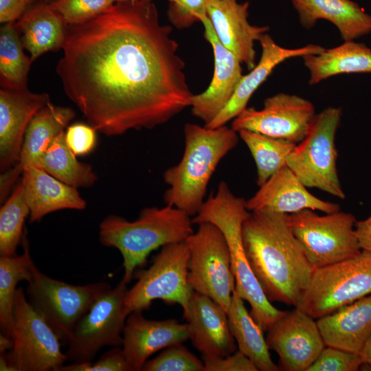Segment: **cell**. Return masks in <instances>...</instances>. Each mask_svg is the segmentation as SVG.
Returning a JSON list of instances; mask_svg holds the SVG:
<instances>
[{
    "label": "cell",
    "instance_id": "6da1fadb",
    "mask_svg": "<svg viewBox=\"0 0 371 371\" xmlns=\"http://www.w3.org/2000/svg\"><path fill=\"white\" fill-rule=\"evenodd\" d=\"M172 27L153 0L115 2L68 25L56 72L87 123L107 136L153 129L190 107L194 94Z\"/></svg>",
    "mask_w": 371,
    "mask_h": 371
},
{
    "label": "cell",
    "instance_id": "7a4b0ae2",
    "mask_svg": "<svg viewBox=\"0 0 371 371\" xmlns=\"http://www.w3.org/2000/svg\"><path fill=\"white\" fill-rule=\"evenodd\" d=\"M287 215L250 212L242 234L249 265L268 300L296 307L314 270L288 224Z\"/></svg>",
    "mask_w": 371,
    "mask_h": 371
},
{
    "label": "cell",
    "instance_id": "3957f363",
    "mask_svg": "<svg viewBox=\"0 0 371 371\" xmlns=\"http://www.w3.org/2000/svg\"><path fill=\"white\" fill-rule=\"evenodd\" d=\"M184 150L180 161L166 169V205L195 216L205 201L208 183L220 161L238 144V133L226 125L207 128L193 123L183 127Z\"/></svg>",
    "mask_w": 371,
    "mask_h": 371
},
{
    "label": "cell",
    "instance_id": "277c9868",
    "mask_svg": "<svg viewBox=\"0 0 371 371\" xmlns=\"http://www.w3.org/2000/svg\"><path fill=\"white\" fill-rule=\"evenodd\" d=\"M192 225L190 215L172 205L147 207L133 221L115 214L107 216L99 225V238L102 245L120 252L122 280L128 284L153 251L185 241L194 232Z\"/></svg>",
    "mask_w": 371,
    "mask_h": 371
},
{
    "label": "cell",
    "instance_id": "5b68a950",
    "mask_svg": "<svg viewBox=\"0 0 371 371\" xmlns=\"http://www.w3.org/2000/svg\"><path fill=\"white\" fill-rule=\"evenodd\" d=\"M249 212L247 200L236 196L222 181L216 193H211L205 200L192 223L198 225L209 222L222 232L229 250L235 289L250 305V314L255 321L267 331L286 311L277 308L268 300L249 265L242 234L243 224Z\"/></svg>",
    "mask_w": 371,
    "mask_h": 371
},
{
    "label": "cell",
    "instance_id": "8992f818",
    "mask_svg": "<svg viewBox=\"0 0 371 371\" xmlns=\"http://www.w3.org/2000/svg\"><path fill=\"white\" fill-rule=\"evenodd\" d=\"M13 345L1 354L0 370L57 371L67 361L60 340L18 288L13 308Z\"/></svg>",
    "mask_w": 371,
    "mask_h": 371
},
{
    "label": "cell",
    "instance_id": "52a82bcc",
    "mask_svg": "<svg viewBox=\"0 0 371 371\" xmlns=\"http://www.w3.org/2000/svg\"><path fill=\"white\" fill-rule=\"evenodd\" d=\"M342 109L328 106L316 115L304 139L289 155L286 166L308 188H317L344 199L346 194L337 172V131Z\"/></svg>",
    "mask_w": 371,
    "mask_h": 371
},
{
    "label": "cell",
    "instance_id": "ba28073f",
    "mask_svg": "<svg viewBox=\"0 0 371 371\" xmlns=\"http://www.w3.org/2000/svg\"><path fill=\"white\" fill-rule=\"evenodd\" d=\"M189 259L186 240L162 247L147 269L134 273L137 280L124 297L127 314L148 310L154 300H161L180 305L184 316L194 291L188 282Z\"/></svg>",
    "mask_w": 371,
    "mask_h": 371
},
{
    "label": "cell",
    "instance_id": "9c48e42d",
    "mask_svg": "<svg viewBox=\"0 0 371 371\" xmlns=\"http://www.w3.org/2000/svg\"><path fill=\"white\" fill-rule=\"evenodd\" d=\"M31 273L26 289L27 300L64 345L93 302L111 288L103 282L74 285L54 279L41 271L33 260Z\"/></svg>",
    "mask_w": 371,
    "mask_h": 371
},
{
    "label": "cell",
    "instance_id": "30bf717a",
    "mask_svg": "<svg viewBox=\"0 0 371 371\" xmlns=\"http://www.w3.org/2000/svg\"><path fill=\"white\" fill-rule=\"evenodd\" d=\"M371 294V251L314 270L296 308L319 319Z\"/></svg>",
    "mask_w": 371,
    "mask_h": 371
},
{
    "label": "cell",
    "instance_id": "8fae6325",
    "mask_svg": "<svg viewBox=\"0 0 371 371\" xmlns=\"http://www.w3.org/2000/svg\"><path fill=\"white\" fill-rule=\"evenodd\" d=\"M287 221L313 270L361 251L355 234L357 219L351 213L339 210L319 215L306 209L288 214Z\"/></svg>",
    "mask_w": 371,
    "mask_h": 371
},
{
    "label": "cell",
    "instance_id": "7c38bea8",
    "mask_svg": "<svg viewBox=\"0 0 371 371\" xmlns=\"http://www.w3.org/2000/svg\"><path fill=\"white\" fill-rule=\"evenodd\" d=\"M198 225L186 240L190 251L189 284L193 291L210 297L227 313L236 288L227 243L213 223Z\"/></svg>",
    "mask_w": 371,
    "mask_h": 371
},
{
    "label": "cell",
    "instance_id": "4fadbf2b",
    "mask_svg": "<svg viewBox=\"0 0 371 371\" xmlns=\"http://www.w3.org/2000/svg\"><path fill=\"white\" fill-rule=\"evenodd\" d=\"M122 280L102 294L72 330L65 352L72 363L92 361L105 346H122L127 314L124 297L128 290Z\"/></svg>",
    "mask_w": 371,
    "mask_h": 371
},
{
    "label": "cell",
    "instance_id": "5bb4252c",
    "mask_svg": "<svg viewBox=\"0 0 371 371\" xmlns=\"http://www.w3.org/2000/svg\"><path fill=\"white\" fill-rule=\"evenodd\" d=\"M316 115L308 100L278 93L267 98L261 109L247 107L231 127L236 132L247 130L297 144L309 132Z\"/></svg>",
    "mask_w": 371,
    "mask_h": 371
},
{
    "label": "cell",
    "instance_id": "9a60e30c",
    "mask_svg": "<svg viewBox=\"0 0 371 371\" xmlns=\"http://www.w3.org/2000/svg\"><path fill=\"white\" fill-rule=\"evenodd\" d=\"M266 341L286 371H307L326 346L315 319L296 307L268 329Z\"/></svg>",
    "mask_w": 371,
    "mask_h": 371
},
{
    "label": "cell",
    "instance_id": "2e32d148",
    "mask_svg": "<svg viewBox=\"0 0 371 371\" xmlns=\"http://www.w3.org/2000/svg\"><path fill=\"white\" fill-rule=\"evenodd\" d=\"M50 102L46 93L27 89L0 91V170L19 163L27 128L34 116Z\"/></svg>",
    "mask_w": 371,
    "mask_h": 371
},
{
    "label": "cell",
    "instance_id": "e0dca14e",
    "mask_svg": "<svg viewBox=\"0 0 371 371\" xmlns=\"http://www.w3.org/2000/svg\"><path fill=\"white\" fill-rule=\"evenodd\" d=\"M188 339L187 323L175 319L150 320L142 311H135L127 317L122 346L130 371H139L153 354Z\"/></svg>",
    "mask_w": 371,
    "mask_h": 371
},
{
    "label": "cell",
    "instance_id": "ac0fdd59",
    "mask_svg": "<svg viewBox=\"0 0 371 371\" xmlns=\"http://www.w3.org/2000/svg\"><path fill=\"white\" fill-rule=\"evenodd\" d=\"M201 22L205 28V38L213 49L214 70L207 89L192 96L190 107L192 115L205 125L225 106L243 75L242 63L219 41L208 16Z\"/></svg>",
    "mask_w": 371,
    "mask_h": 371
},
{
    "label": "cell",
    "instance_id": "d6986e66",
    "mask_svg": "<svg viewBox=\"0 0 371 371\" xmlns=\"http://www.w3.org/2000/svg\"><path fill=\"white\" fill-rule=\"evenodd\" d=\"M261 56L250 72L243 75L229 101L221 111L207 124L214 128L233 120L247 106L254 93L267 80L276 66L284 60L308 54H318L325 50L321 45L308 44L297 48H286L278 45L267 33L260 38Z\"/></svg>",
    "mask_w": 371,
    "mask_h": 371
},
{
    "label": "cell",
    "instance_id": "ffe728a7",
    "mask_svg": "<svg viewBox=\"0 0 371 371\" xmlns=\"http://www.w3.org/2000/svg\"><path fill=\"white\" fill-rule=\"evenodd\" d=\"M287 166L272 175L248 200L249 211L265 210L290 214L304 210L324 214L340 210L339 204L322 200L312 194Z\"/></svg>",
    "mask_w": 371,
    "mask_h": 371
},
{
    "label": "cell",
    "instance_id": "44dd1931",
    "mask_svg": "<svg viewBox=\"0 0 371 371\" xmlns=\"http://www.w3.org/2000/svg\"><path fill=\"white\" fill-rule=\"evenodd\" d=\"M249 8V1L214 0L207 8V16L219 41L251 70L256 65L254 43L269 27L250 24Z\"/></svg>",
    "mask_w": 371,
    "mask_h": 371
},
{
    "label": "cell",
    "instance_id": "7402d4cb",
    "mask_svg": "<svg viewBox=\"0 0 371 371\" xmlns=\"http://www.w3.org/2000/svg\"><path fill=\"white\" fill-rule=\"evenodd\" d=\"M183 317L189 339L201 355L225 357L237 350L227 312L210 297L194 291Z\"/></svg>",
    "mask_w": 371,
    "mask_h": 371
},
{
    "label": "cell",
    "instance_id": "603a6c76",
    "mask_svg": "<svg viewBox=\"0 0 371 371\" xmlns=\"http://www.w3.org/2000/svg\"><path fill=\"white\" fill-rule=\"evenodd\" d=\"M302 27L312 29L326 20L338 30L344 41L371 34V14L352 0H291Z\"/></svg>",
    "mask_w": 371,
    "mask_h": 371
},
{
    "label": "cell",
    "instance_id": "cb8c5ba5",
    "mask_svg": "<svg viewBox=\"0 0 371 371\" xmlns=\"http://www.w3.org/2000/svg\"><path fill=\"white\" fill-rule=\"evenodd\" d=\"M21 182L29 207L31 223L38 222L56 211L86 208L87 203L78 188L60 181L42 168L24 169Z\"/></svg>",
    "mask_w": 371,
    "mask_h": 371
},
{
    "label": "cell",
    "instance_id": "d4e9b609",
    "mask_svg": "<svg viewBox=\"0 0 371 371\" xmlns=\"http://www.w3.org/2000/svg\"><path fill=\"white\" fill-rule=\"evenodd\" d=\"M324 344L359 354L371 337V294L317 319Z\"/></svg>",
    "mask_w": 371,
    "mask_h": 371
},
{
    "label": "cell",
    "instance_id": "484cf974",
    "mask_svg": "<svg viewBox=\"0 0 371 371\" xmlns=\"http://www.w3.org/2000/svg\"><path fill=\"white\" fill-rule=\"evenodd\" d=\"M16 25L32 62L46 52L63 49L68 28L50 3L42 1L29 8Z\"/></svg>",
    "mask_w": 371,
    "mask_h": 371
},
{
    "label": "cell",
    "instance_id": "4316f807",
    "mask_svg": "<svg viewBox=\"0 0 371 371\" xmlns=\"http://www.w3.org/2000/svg\"><path fill=\"white\" fill-rule=\"evenodd\" d=\"M310 74L308 84L315 85L344 74H371V49L355 41H344L318 54L302 57Z\"/></svg>",
    "mask_w": 371,
    "mask_h": 371
},
{
    "label": "cell",
    "instance_id": "83f0119b",
    "mask_svg": "<svg viewBox=\"0 0 371 371\" xmlns=\"http://www.w3.org/2000/svg\"><path fill=\"white\" fill-rule=\"evenodd\" d=\"M68 106L49 102L30 122L23 139L19 164L23 168L39 167L40 161L54 139L75 117Z\"/></svg>",
    "mask_w": 371,
    "mask_h": 371
},
{
    "label": "cell",
    "instance_id": "f1b7e54d",
    "mask_svg": "<svg viewBox=\"0 0 371 371\" xmlns=\"http://www.w3.org/2000/svg\"><path fill=\"white\" fill-rule=\"evenodd\" d=\"M244 301L235 289L227 313L238 350L251 360L258 370H280L279 366L271 359L264 330L248 312Z\"/></svg>",
    "mask_w": 371,
    "mask_h": 371
},
{
    "label": "cell",
    "instance_id": "f546056e",
    "mask_svg": "<svg viewBox=\"0 0 371 371\" xmlns=\"http://www.w3.org/2000/svg\"><path fill=\"white\" fill-rule=\"evenodd\" d=\"M21 245L23 253L13 256H0V326L1 333L12 337L13 308L17 285L30 280L32 261L25 234Z\"/></svg>",
    "mask_w": 371,
    "mask_h": 371
},
{
    "label": "cell",
    "instance_id": "4dcf8cb0",
    "mask_svg": "<svg viewBox=\"0 0 371 371\" xmlns=\"http://www.w3.org/2000/svg\"><path fill=\"white\" fill-rule=\"evenodd\" d=\"M39 167L60 181L76 188H89L98 178L92 166L79 161L60 132L43 155Z\"/></svg>",
    "mask_w": 371,
    "mask_h": 371
},
{
    "label": "cell",
    "instance_id": "1f68e13d",
    "mask_svg": "<svg viewBox=\"0 0 371 371\" xmlns=\"http://www.w3.org/2000/svg\"><path fill=\"white\" fill-rule=\"evenodd\" d=\"M23 49L16 23L3 24L0 29V82L3 89H27V75L32 61Z\"/></svg>",
    "mask_w": 371,
    "mask_h": 371
},
{
    "label": "cell",
    "instance_id": "d6a6232c",
    "mask_svg": "<svg viewBox=\"0 0 371 371\" xmlns=\"http://www.w3.org/2000/svg\"><path fill=\"white\" fill-rule=\"evenodd\" d=\"M238 133L255 161L258 187L286 166L287 158L296 146L287 141L247 130H241Z\"/></svg>",
    "mask_w": 371,
    "mask_h": 371
},
{
    "label": "cell",
    "instance_id": "836d02e7",
    "mask_svg": "<svg viewBox=\"0 0 371 371\" xmlns=\"http://www.w3.org/2000/svg\"><path fill=\"white\" fill-rule=\"evenodd\" d=\"M30 214L20 181L0 209V256L16 255L24 236L25 221Z\"/></svg>",
    "mask_w": 371,
    "mask_h": 371
},
{
    "label": "cell",
    "instance_id": "e575fe53",
    "mask_svg": "<svg viewBox=\"0 0 371 371\" xmlns=\"http://www.w3.org/2000/svg\"><path fill=\"white\" fill-rule=\"evenodd\" d=\"M144 371H205L203 360L192 353L183 343L171 345L143 366Z\"/></svg>",
    "mask_w": 371,
    "mask_h": 371
},
{
    "label": "cell",
    "instance_id": "d590c367",
    "mask_svg": "<svg viewBox=\"0 0 371 371\" xmlns=\"http://www.w3.org/2000/svg\"><path fill=\"white\" fill-rule=\"evenodd\" d=\"M52 7L61 16L67 25L88 21L106 10L113 0H54Z\"/></svg>",
    "mask_w": 371,
    "mask_h": 371
},
{
    "label": "cell",
    "instance_id": "8d00e7d4",
    "mask_svg": "<svg viewBox=\"0 0 371 371\" xmlns=\"http://www.w3.org/2000/svg\"><path fill=\"white\" fill-rule=\"evenodd\" d=\"M166 14L170 23L182 30L207 16V8L214 0H167Z\"/></svg>",
    "mask_w": 371,
    "mask_h": 371
},
{
    "label": "cell",
    "instance_id": "74e56055",
    "mask_svg": "<svg viewBox=\"0 0 371 371\" xmlns=\"http://www.w3.org/2000/svg\"><path fill=\"white\" fill-rule=\"evenodd\" d=\"M361 366L359 354L326 346L307 371H356Z\"/></svg>",
    "mask_w": 371,
    "mask_h": 371
},
{
    "label": "cell",
    "instance_id": "f35d334b",
    "mask_svg": "<svg viewBox=\"0 0 371 371\" xmlns=\"http://www.w3.org/2000/svg\"><path fill=\"white\" fill-rule=\"evenodd\" d=\"M57 371H130L121 346L112 347L95 362L72 363L63 365Z\"/></svg>",
    "mask_w": 371,
    "mask_h": 371
},
{
    "label": "cell",
    "instance_id": "ab89813d",
    "mask_svg": "<svg viewBox=\"0 0 371 371\" xmlns=\"http://www.w3.org/2000/svg\"><path fill=\"white\" fill-rule=\"evenodd\" d=\"M96 130L91 125L76 123L67 127L65 139L67 146L76 156L91 153L96 146Z\"/></svg>",
    "mask_w": 371,
    "mask_h": 371
},
{
    "label": "cell",
    "instance_id": "60d3db41",
    "mask_svg": "<svg viewBox=\"0 0 371 371\" xmlns=\"http://www.w3.org/2000/svg\"><path fill=\"white\" fill-rule=\"evenodd\" d=\"M205 371H258L251 360L239 350L225 357L201 355Z\"/></svg>",
    "mask_w": 371,
    "mask_h": 371
},
{
    "label": "cell",
    "instance_id": "b9f144b4",
    "mask_svg": "<svg viewBox=\"0 0 371 371\" xmlns=\"http://www.w3.org/2000/svg\"><path fill=\"white\" fill-rule=\"evenodd\" d=\"M34 0H0V22L14 23L29 8Z\"/></svg>",
    "mask_w": 371,
    "mask_h": 371
},
{
    "label": "cell",
    "instance_id": "7bdbcfd3",
    "mask_svg": "<svg viewBox=\"0 0 371 371\" xmlns=\"http://www.w3.org/2000/svg\"><path fill=\"white\" fill-rule=\"evenodd\" d=\"M23 168L19 164H16L12 168L1 172L0 176V201L4 203L8 198L13 186L16 181L23 173Z\"/></svg>",
    "mask_w": 371,
    "mask_h": 371
},
{
    "label": "cell",
    "instance_id": "ee69618b",
    "mask_svg": "<svg viewBox=\"0 0 371 371\" xmlns=\"http://www.w3.org/2000/svg\"><path fill=\"white\" fill-rule=\"evenodd\" d=\"M355 234L361 250L371 251V214L355 223Z\"/></svg>",
    "mask_w": 371,
    "mask_h": 371
},
{
    "label": "cell",
    "instance_id": "f6af8a7d",
    "mask_svg": "<svg viewBox=\"0 0 371 371\" xmlns=\"http://www.w3.org/2000/svg\"><path fill=\"white\" fill-rule=\"evenodd\" d=\"M359 355L361 358L362 365L371 368V337L363 346Z\"/></svg>",
    "mask_w": 371,
    "mask_h": 371
},
{
    "label": "cell",
    "instance_id": "bcb514c9",
    "mask_svg": "<svg viewBox=\"0 0 371 371\" xmlns=\"http://www.w3.org/2000/svg\"><path fill=\"white\" fill-rule=\"evenodd\" d=\"M13 341L12 337H8L3 333L0 335V353L5 354L8 350L12 348Z\"/></svg>",
    "mask_w": 371,
    "mask_h": 371
},
{
    "label": "cell",
    "instance_id": "7dc6e473",
    "mask_svg": "<svg viewBox=\"0 0 371 371\" xmlns=\"http://www.w3.org/2000/svg\"><path fill=\"white\" fill-rule=\"evenodd\" d=\"M40 1L49 3V2H51V1H52L54 0H40Z\"/></svg>",
    "mask_w": 371,
    "mask_h": 371
},
{
    "label": "cell",
    "instance_id": "c3c4849f",
    "mask_svg": "<svg viewBox=\"0 0 371 371\" xmlns=\"http://www.w3.org/2000/svg\"><path fill=\"white\" fill-rule=\"evenodd\" d=\"M115 2H117V1H127V0H113Z\"/></svg>",
    "mask_w": 371,
    "mask_h": 371
}]
</instances>
